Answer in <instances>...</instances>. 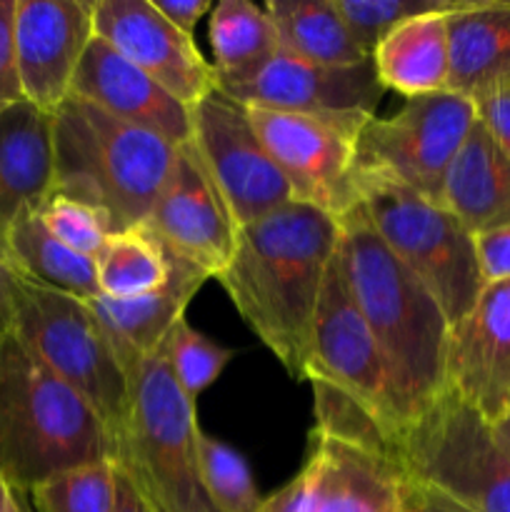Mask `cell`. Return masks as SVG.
I'll list each match as a JSON object with an SVG mask.
<instances>
[{"instance_id":"1","label":"cell","mask_w":510,"mask_h":512,"mask_svg":"<svg viewBox=\"0 0 510 512\" xmlns=\"http://www.w3.org/2000/svg\"><path fill=\"white\" fill-rule=\"evenodd\" d=\"M338 240V218L293 200L238 228L233 258L215 278L243 323L295 380H303L315 310Z\"/></svg>"},{"instance_id":"2","label":"cell","mask_w":510,"mask_h":512,"mask_svg":"<svg viewBox=\"0 0 510 512\" xmlns=\"http://www.w3.org/2000/svg\"><path fill=\"white\" fill-rule=\"evenodd\" d=\"M338 223L350 293L383 358L390 415L398 428L448 390L450 323L430 290L385 248L360 203Z\"/></svg>"},{"instance_id":"3","label":"cell","mask_w":510,"mask_h":512,"mask_svg":"<svg viewBox=\"0 0 510 512\" xmlns=\"http://www.w3.org/2000/svg\"><path fill=\"white\" fill-rule=\"evenodd\" d=\"M113 460V435L88 400L10 330L0 340V478L23 495L60 473Z\"/></svg>"},{"instance_id":"4","label":"cell","mask_w":510,"mask_h":512,"mask_svg":"<svg viewBox=\"0 0 510 512\" xmlns=\"http://www.w3.org/2000/svg\"><path fill=\"white\" fill-rule=\"evenodd\" d=\"M55 193L108 215L113 233L138 228L178 160V148L95 105L68 98L53 115Z\"/></svg>"},{"instance_id":"5","label":"cell","mask_w":510,"mask_h":512,"mask_svg":"<svg viewBox=\"0 0 510 512\" xmlns=\"http://www.w3.org/2000/svg\"><path fill=\"white\" fill-rule=\"evenodd\" d=\"M388 463L468 512H510V455L493 423L450 390L390 433Z\"/></svg>"},{"instance_id":"6","label":"cell","mask_w":510,"mask_h":512,"mask_svg":"<svg viewBox=\"0 0 510 512\" xmlns=\"http://www.w3.org/2000/svg\"><path fill=\"white\" fill-rule=\"evenodd\" d=\"M130 418L115 468L133 483L150 512H215L198 463V413L180 390L163 348L133 380Z\"/></svg>"},{"instance_id":"7","label":"cell","mask_w":510,"mask_h":512,"mask_svg":"<svg viewBox=\"0 0 510 512\" xmlns=\"http://www.w3.org/2000/svg\"><path fill=\"white\" fill-rule=\"evenodd\" d=\"M10 268V265H8ZM10 330L63 383L78 390L118 443L130 418L133 385L88 300L45 288L10 268Z\"/></svg>"},{"instance_id":"8","label":"cell","mask_w":510,"mask_h":512,"mask_svg":"<svg viewBox=\"0 0 510 512\" xmlns=\"http://www.w3.org/2000/svg\"><path fill=\"white\" fill-rule=\"evenodd\" d=\"M358 203L385 248L430 290L450 328L473 310L485 283L475 235L445 208L415 190L355 175Z\"/></svg>"},{"instance_id":"9","label":"cell","mask_w":510,"mask_h":512,"mask_svg":"<svg viewBox=\"0 0 510 512\" xmlns=\"http://www.w3.org/2000/svg\"><path fill=\"white\" fill-rule=\"evenodd\" d=\"M475 123V103L453 90L405 98L398 113L365 120L355 175L390 180L443 203L445 175Z\"/></svg>"},{"instance_id":"10","label":"cell","mask_w":510,"mask_h":512,"mask_svg":"<svg viewBox=\"0 0 510 512\" xmlns=\"http://www.w3.org/2000/svg\"><path fill=\"white\" fill-rule=\"evenodd\" d=\"M245 108V105H243ZM295 200L343 218L358 203L355 143L373 115H308L245 108Z\"/></svg>"},{"instance_id":"11","label":"cell","mask_w":510,"mask_h":512,"mask_svg":"<svg viewBox=\"0 0 510 512\" xmlns=\"http://www.w3.org/2000/svg\"><path fill=\"white\" fill-rule=\"evenodd\" d=\"M190 118V145L238 228L293 203V188L268 155L243 105L215 90L190 110Z\"/></svg>"},{"instance_id":"12","label":"cell","mask_w":510,"mask_h":512,"mask_svg":"<svg viewBox=\"0 0 510 512\" xmlns=\"http://www.w3.org/2000/svg\"><path fill=\"white\" fill-rule=\"evenodd\" d=\"M303 380H308L310 385H328L348 395L370 415H375L388 428V433L395 430L383 358L350 293L343 255H340V240L325 273L323 293L315 310Z\"/></svg>"},{"instance_id":"13","label":"cell","mask_w":510,"mask_h":512,"mask_svg":"<svg viewBox=\"0 0 510 512\" xmlns=\"http://www.w3.org/2000/svg\"><path fill=\"white\" fill-rule=\"evenodd\" d=\"M143 228L165 253L193 265L208 278H218L233 258L238 225L190 143L178 148L168 183Z\"/></svg>"},{"instance_id":"14","label":"cell","mask_w":510,"mask_h":512,"mask_svg":"<svg viewBox=\"0 0 510 512\" xmlns=\"http://www.w3.org/2000/svg\"><path fill=\"white\" fill-rule=\"evenodd\" d=\"M93 33L190 110L218 90L213 63L150 0H95Z\"/></svg>"},{"instance_id":"15","label":"cell","mask_w":510,"mask_h":512,"mask_svg":"<svg viewBox=\"0 0 510 512\" xmlns=\"http://www.w3.org/2000/svg\"><path fill=\"white\" fill-rule=\"evenodd\" d=\"M263 512H403V478L380 455L310 433L308 460Z\"/></svg>"},{"instance_id":"16","label":"cell","mask_w":510,"mask_h":512,"mask_svg":"<svg viewBox=\"0 0 510 512\" xmlns=\"http://www.w3.org/2000/svg\"><path fill=\"white\" fill-rule=\"evenodd\" d=\"M93 33L90 0H15V65L23 100L55 115Z\"/></svg>"},{"instance_id":"17","label":"cell","mask_w":510,"mask_h":512,"mask_svg":"<svg viewBox=\"0 0 510 512\" xmlns=\"http://www.w3.org/2000/svg\"><path fill=\"white\" fill-rule=\"evenodd\" d=\"M245 108L308 115H375L385 88L373 58L333 68L278 50L253 78L220 90Z\"/></svg>"},{"instance_id":"18","label":"cell","mask_w":510,"mask_h":512,"mask_svg":"<svg viewBox=\"0 0 510 512\" xmlns=\"http://www.w3.org/2000/svg\"><path fill=\"white\" fill-rule=\"evenodd\" d=\"M445 385L488 423L510 413V280L485 285L450 328Z\"/></svg>"},{"instance_id":"19","label":"cell","mask_w":510,"mask_h":512,"mask_svg":"<svg viewBox=\"0 0 510 512\" xmlns=\"http://www.w3.org/2000/svg\"><path fill=\"white\" fill-rule=\"evenodd\" d=\"M70 98L95 105L123 123L143 128L180 148L193 138V118L188 105L170 95L163 85L135 68L100 38L90 40L75 78Z\"/></svg>"},{"instance_id":"20","label":"cell","mask_w":510,"mask_h":512,"mask_svg":"<svg viewBox=\"0 0 510 512\" xmlns=\"http://www.w3.org/2000/svg\"><path fill=\"white\" fill-rule=\"evenodd\" d=\"M168 260L170 278L163 288L135 295V298L98 295L88 300L130 385L145 360L165 343L178 320L185 318V308L195 298V293L203 288L205 280H210L198 268L173 255H168Z\"/></svg>"},{"instance_id":"21","label":"cell","mask_w":510,"mask_h":512,"mask_svg":"<svg viewBox=\"0 0 510 512\" xmlns=\"http://www.w3.org/2000/svg\"><path fill=\"white\" fill-rule=\"evenodd\" d=\"M55 193L53 115L28 100L0 110V245Z\"/></svg>"},{"instance_id":"22","label":"cell","mask_w":510,"mask_h":512,"mask_svg":"<svg viewBox=\"0 0 510 512\" xmlns=\"http://www.w3.org/2000/svg\"><path fill=\"white\" fill-rule=\"evenodd\" d=\"M448 90L475 98L510 80V3L460 0L448 13Z\"/></svg>"},{"instance_id":"23","label":"cell","mask_w":510,"mask_h":512,"mask_svg":"<svg viewBox=\"0 0 510 512\" xmlns=\"http://www.w3.org/2000/svg\"><path fill=\"white\" fill-rule=\"evenodd\" d=\"M443 205L473 235L510 225V158L480 120L445 175Z\"/></svg>"},{"instance_id":"24","label":"cell","mask_w":510,"mask_h":512,"mask_svg":"<svg viewBox=\"0 0 510 512\" xmlns=\"http://www.w3.org/2000/svg\"><path fill=\"white\" fill-rule=\"evenodd\" d=\"M373 63L383 88L405 98L448 90V13L420 15L395 28L373 50Z\"/></svg>"},{"instance_id":"25","label":"cell","mask_w":510,"mask_h":512,"mask_svg":"<svg viewBox=\"0 0 510 512\" xmlns=\"http://www.w3.org/2000/svg\"><path fill=\"white\" fill-rule=\"evenodd\" d=\"M265 13L273 20L285 53L333 68H350L373 58L350 33L335 0H270Z\"/></svg>"},{"instance_id":"26","label":"cell","mask_w":510,"mask_h":512,"mask_svg":"<svg viewBox=\"0 0 510 512\" xmlns=\"http://www.w3.org/2000/svg\"><path fill=\"white\" fill-rule=\"evenodd\" d=\"M208 38L218 90L253 78L280 50L270 15L248 0H220L210 13Z\"/></svg>"},{"instance_id":"27","label":"cell","mask_w":510,"mask_h":512,"mask_svg":"<svg viewBox=\"0 0 510 512\" xmlns=\"http://www.w3.org/2000/svg\"><path fill=\"white\" fill-rule=\"evenodd\" d=\"M3 255L13 270L45 288L93 300L100 295L95 260L75 253L48 233L40 215H25L3 240Z\"/></svg>"},{"instance_id":"28","label":"cell","mask_w":510,"mask_h":512,"mask_svg":"<svg viewBox=\"0 0 510 512\" xmlns=\"http://www.w3.org/2000/svg\"><path fill=\"white\" fill-rule=\"evenodd\" d=\"M95 275L100 295L135 298L168 283L170 260L158 240L143 225H138L110 235L95 258Z\"/></svg>"},{"instance_id":"29","label":"cell","mask_w":510,"mask_h":512,"mask_svg":"<svg viewBox=\"0 0 510 512\" xmlns=\"http://www.w3.org/2000/svg\"><path fill=\"white\" fill-rule=\"evenodd\" d=\"M198 463L205 495L215 512H260L265 498L238 450L205 430L198 433Z\"/></svg>"},{"instance_id":"30","label":"cell","mask_w":510,"mask_h":512,"mask_svg":"<svg viewBox=\"0 0 510 512\" xmlns=\"http://www.w3.org/2000/svg\"><path fill=\"white\" fill-rule=\"evenodd\" d=\"M35 512H115L118 468L95 463L68 470L30 490Z\"/></svg>"},{"instance_id":"31","label":"cell","mask_w":510,"mask_h":512,"mask_svg":"<svg viewBox=\"0 0 510 512\" xmlns=\"http://www.w3.org/2000/svg\"><path fill=\"white\" fill-rule=\"evenodd\" d=\"M168 358L170 370H173L175 380H178L180 390L188 395L190 400H198L215 380L223 375L228 363L233 360V350L225 345L215 343L208 335L195 330L188 320H178L165 343L160 345Z\"/></svg>"},{"instance_id":"32","label":"cell","mask_w":510,"mask_h":512,"mask_svg":"<svg viewBox=\"0 0 510 512\" xmlns=\"http://www.w3.org/2000/svg\"><path fill=\"white\" fill-rule=\"evenodd\" d=\"M460 0H335L350 33L373 55V50L408 20L430 13H450Z\"/></svg>"},{"instance_id":"33","label":"cell","mask_w":510,"mask_h":512,"mask_svg":"<svg viewBox=\"0 0 510 512\" xmlns=\"http://www.w3.org/2000/svg\"><path fill=\"white\" fill-rule=\"evenodd\" d=\"M38 215L53 238H58L70 250L90 260L98 258L100 250L113 235V225L103 210L58 193L50 195V200L40 208Z\"/></svg>"},{"instance_id":"34","label":"cell","mask_w":510,"mask_h":512,"mask_svg":"<svg viewBox=\"0 0 510 512\" xmlns=\"http://www.w3.org/2000/svg\"><path fill=\"white\" fill-rule=\"evenodd\" d=\"M23 100L15 65V0H0V110Z\"/></svg>"},{"instance_id":"35","label":"cell","mask_w":510,"mask_h":512,"mask_svg":"<svg viewBox=\"0 0 510 512\" xmlns=\"http://www.w3.org/2000/svg\"><path fill=\"white\" fill-rule=\"evenodd\" d=\"M470 100L475 103V113L483 128L510 158V80L493 85Z\"/></svg>"},{"instance_id":"36","label":"cell","mask_w":510,"mask_h":512,"mask_svg":"<svg viewBox=\"0 0 510 512\" xmlns=\"http://www.w3.org/2000/svg\"><path fill=\"white\" fill-rule=\"evenodd\" d=\"M475 255L485 285L510 280V225L475 235Z\"/></svg>"},{"instance_id":"37","label":"cell","mask_w":510,"mask_h":512,"mask_svg":"<svg viewBox=\"0 0 510 512\" xmlns=\"http://www.w3.org/2000/svg\"><path fill=\"white\" fill-rule=\"evenodd\" d=\"M165 20L183 30L185 35H193L195 25L203 20L205 13H213L215 5L210 0H150Z\"/></svg>"},{"instance_id":"38","label":"cell","mask_w":510,"mask_h":512,"mask_svg":"<svg viewBox=\"0 0 510 512\" xmlns=\"http://www.w3.org/2000/svg\"><path fill=\"white\" fill-rule=\"evenodd\" d=\"M403 512H468L460 505H455L453 500L443 498L438 493H430V490L418 488V485H410L403 480Z\"/></svg>"},{"instance_id":"39","label":"cell","mask_w":510,"mask_h":512,"mask_svg":"<svg viewBox=\"0 0 510 512\" xmlns=\"http://www.w3.org/2000/svg\"><path fill=\"white\" fill-rule=\"evenodd\" d=\"M115 512H150L145 508L143 498L133 488L128 478L118 470V498H115Z\"/></svg>"},{"instance_id":"40","label":"cell","mask_w":510,"mask_h":512,"mask_svg":"<svg viewBox=\"0 0 510 512\" xmlns=\"http://www.w3.org/2000/svg\"><path fill=\"white\" fill-rule=\"evenodd\" d=\"M8 260L0 248V340L10 333V293H8Z\"/></svg>"},{"instance_id":"41","label":"cell","mask_w":510,"mask_h":512,"mask_svg":"<svg viewBox=\"0 0 510 512\" xmlns=\"http://www.w3.org/2000/svg\"><path fill=\"white\" fill-rule=\"evenodd\" d=\"M0 512H28L20 503V493H15L3 478H0Z\"/></svg>"},{"instance_id":"42","label":"cell","mask_w":510,"mask_h":512,"mask_svg":"<svg viewBox=\"0 0 510 512\" xmlns=\"http://www.w3.org/2000/svg\"><path fill=\"white\" fill-rule=\"evenodd\" d=\"M493 430H495V435H498L500 445L505 448V453L510 455V413L503 415L498 423H493Z\"/></svg>"}]
</instances>
